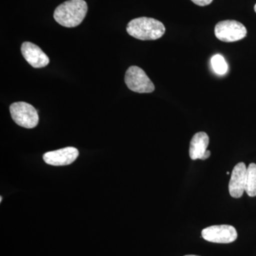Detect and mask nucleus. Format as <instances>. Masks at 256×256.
<instances>
[{
    "instance_id": "obj_15",
    "label": "nucleus",
    "mask_w": 256,
    "mask_h": 256,
    "mask_svg": "<svg viewBox=\"0 0 256 256\" xmlns=\"http://www.w3.org/2000/svg\"><path fill=\"white\" fill-rule=\"evenodd\" d=\"M254 10H255L256 13V4H255V6H254Z\"/></svg>"
},
{
    "instance_id": "obj_10",
    "label": "nucleus",
    "mask_w": 256,
    "mask_h": 256,
    "mask_svg": "<svg viewBox=\"0 0 256 256\" xmlns=\"http://www.w3.org/2000/svg\"><path fill=\"white\" fill-rule=\"evenodd\" d=\"M210 144V138L204 132H197L192 138L190 146V156L192 160H202Z\"/></svg>"
},
{
    "instance_id": "obj_8",
    "label": "nucleus",
    "mask_w": 256,
    "mask_h": 256,
    "mask_svg": "<svg viewBox=\"0 0 256 256\" xmlns=\"http://www.w3.org/2000/svg\"><path fill=\"white\" fill-rule=\"evenodd\" d=\"M21 52L25 60L34 68H44L50 64L48 56L37 45L31 42H24Z\"/></svg>"
},
{
    "instance_id": "obj_7",
    "label": "nucleus",
    "mask_w": 256,
    "mask_h": 256,
    "mask_svg": "<svg viewBox=\"0 0 256 256\" xmlns=\"http://www.w3.org/2000/svg\"><path fill=\"white\" fill-rule=\"evenodd\" d=\"M79 152L73 146L62 148L58 150L48 152L43 156L46 164L52 166H66L72 164L78 158Z\"/></svg>"
},
{
    "instance_id": "obj_5",
    "label": "nucleus",
    "mask_w": 256,
    "mask_h": 256,
    "mask_svg": "<svg viewBox=\"0 0 256 256\" xmlns=\"http://www.w3.org/2000/svg\"><path fill=\"white\" fill-rule=\"evenodd\" d=\"M215 36L220 41H240L247 35V30L242 24L235 20L220 22L215 26Z\"/></svg>"
},
{
    "instance_id": "obj_9",
    "label": "nucleus",
    "mask_w": 256,
    "mask_h": 256,
    "mask_svg": "<svg viewBox=\"0 0 256 256\" xmlns=\"http://www.w3.org/2000/svg\"><path fill=\"white\" fill-rule=\"evenodd\" d=\"M246 172L245 163L240 162L234 166L228 184L229 193L234 198H240L245 192Z\"/></svg>"
},
{
    "instance_id": "obj_14",
    "label": "nucleus",
    "mask_w": 256,
    "mask_h": 256,
    "mask_svg": "<svg viewBox=\"0 0 256 256\" xmlns=\"http://www.w3.org/2000/svg\"><path fill=\"white\" fill-rule=\"evenodd\" d=\"M210 156V150H206L203 156H202V160H205L208 159V158Z\"/></svg>"
},
{
    "instance_id": "obj_13",
    "label": "nucleus",
    "mask_w": 256,
    "mask_h": 256,
    "mask_svg": "<svg viewBox=\"0 0 256 256\" xmlns=\"http://www.w3.org/2000/svg\"><path fill=\"white\" fill-rule=\"evenodd\" d=\"M195 4L198 6H206V5L210 4L213 2V0H191Z\"/></svg>"
},
{
    "instance_id": "obj_17",
    "label": "nucleus",
    "mask_w": 256,
    "mask_h": 256,
    "mask_svg": "<svg viewBox=\"0 0 256 256\" xmlns=\"http://www.w3.org/2000/svg\"><path fill=\"white\" fill-rule=\"evenodd\" d=\"M194 256V255H188V256Z\"/></svg>"
},
{
    "instance_id": "obj_11",
    "label": "nucleus",
    "mask_w": 256,
    "mask_h": 256,
    "mask_svg": "<svg viewBox=\"0 0 256 256\" xmlns=\"http://www.w3.org/2000/svg\"><path fill=\"white\" fill-rule=\"evenodd\" d=\"M245 192L249 196H256V164L254 163L247 168Z\"/></svg>"
},
{
    "instance_id": "obj_1",
    "label": "nucleus",
    "mask_w": 256,
    "mask_h": 256,
    "mask_svg": "<svg viewBox=\"0 0 256 256\" xmlns=\"http://www.w3.org/2000/svg\"><path fill=\"white\" fill-rule=\"evenodd\" d=\"M88 5L84 0H68L56 8L54 18L65 28L78 26L87 14Z\"/></svg>"
},
{
    "instance_id": "obj_3",
    "label": "nucleus",
    "mask_w": 256,
    "mask_h": 256,
    "mask_svg": "<svg viewBox=\"0 0 256 256\" xmlns=\"http://www.w3.org/2000/svg\"><path fill=\"white\" fill-rule=\"evenodd\" d=\"M13 120L21 127L32 129L38 124V114L34 106L26 102H16L10 107Z\"/></svg>"
},
{
    "instance_id": "obj_6",
    "label": "nucleus",
    "mask_w": 256,
    "mask_h": 256,
    "mask_svg": "<svg viewBox=\"0 0 256 256\" xmlns=\"http://www.w3.org/2000/svg\"><path fill=\"white\" fill-rule=\"evenodd\" d=\"M202 236L204 240L216 244H230L238 237L236 230L230 225L212 226L203 229Z\"/></svg>"
},
{
    "instance_id": "obj_4",
    "label": "nucleus",
    "mask_w": 256,
    "mask_h": 256,
    "mask_svg": "<svg viewBox=\"0 0 256 256\" xmlns=\"http://www.w3.org/2000/svg\"><path fill=\"white\" fill-rule=\"evenodd\" d=\"M124 82L130 90L139 94H149L156 88L146 72L136 66L128 68L124 76Z\"/></svg>"
},
{
    "instance_id": "obj_16",
    "label": "nucleus",
    "mask_w": 256,
    "mask_h": 256,
    "mask_svg": "<svg viewBox=\"0 0 256 256\" xmlns=\"http://www.w3.org/2000/svg\"><path fill=\"white\" fill-rule=\"evenodd\" d=\"M2 197L1 196V198H0V202H2Z\"/></svg>"
},
{
    "instance_id": "obj_12",
    "label": "nucleus",
    "mask_w": 256,
    "mask_h": 256,
    "mask_svg": "<svg viewBox=\"0 0 256 256\" xmlns=\"http://www.w3.org/2000/svg\"><path fill=\"white\" fill-rule=\"evenodd\" d=\"M212 68L214 70L215 73L218 75H224L226 73L228 70V65L226 62L222 55L216 54L210 60Z\"/></svg>"
},
{
    "instance_id": "obj_2",
    "label": "nucleus",
    "mask_w": 256,
    "mask_h": 256,
    "mask_svg": "<svg viewBox=\"0 0 256 256\" xmlns=\"http://www.w3.org/2000/svg\"><path fill=\"white\" fill-rule=\"evenodd\" d=\"M126 30L128 34L142 41L158 40L165 33L164 24L161 22L144 16L131 20Z\"/></svg>"
}]
</instances>
